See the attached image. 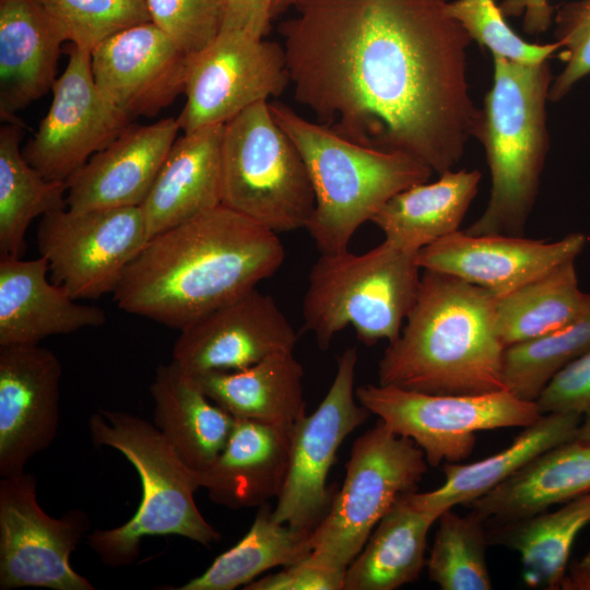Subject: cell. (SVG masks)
Instances as JSON below:
<instances>
[{"label":"cell","instance_id":"6da1fadb","mask_svg":"<svg viewBox=\"0 0 590 590\" xmlns=\"http://www.w3.org/2000/svg\"><path fill=\"white\" fill-rule=\"evenodd\" d=\"M450 0H296L280 25L294 98L359 144L440 175L474 138L472 39Z\"/></svg>","mask_w":590,"mask_h":590},{"label":"cell","instance_id":"7a4b0ae2","mask_svg":"<svg viewBox=\"0 0 590 590\" xmlns=\"http://www.w3.org/2000/svg\"><path fill=\"white\" fill-rule=\"evenodd\" d=\"M279 234L223 204L150 238L114 291L117 306L181 330L272 276Z\"/></svg>","mask_w":590,"mask_h":590},{"label":"cell","instance_id":"3957f363","mask_svg":"<svg viewBox=\"0 0 590 590\" xmlns=\"http://www.w3.org/2000/svg\"><path fill=\"white\" fill-rule=\"evenodd\" d=\"M496 297L453 275L423 270L417 298L378 366V384L433 394L505 389Z\"/></svg>","mask_w":590,"mask_h":590},{"label":"cell","instance_id":"277c9868","mask_svg":"<svg viewBox=\"0 0 590 590\" xmlns=\"http://www.w3.org/2000/svg\"><path fill=\"white\" fill-rule=\"evenodd\" d=\"M552 80L548 61L526 64L493 57V83L474 134L485 151L491 191L485 210L464 232L522 236L550 149Z\"/></svg>","mask_w":590,"mask_h":590},{"label":"cell","instance_id":"5b68a950","mask_svg":"<svg viewBox=\"0 0 590 590\" xmlns=\"http://www.w3.org/2000/svg\"><path fill=\"white\" fill-rule=\"evenodd\" d=\"M274 119L298 149L315 194L306 229L320 253L349 249L358 227L400 191L428 181L433 170L417 158L354 142L270 102Z\"/></svg>","mask_w":590,"mask_h":590},{"label":"cell","instance_id":"8992f818","mask_svg":"<svg viewBox=\"0 0 590 590\" xmlns=\"http://www.w3.org/2000/svg\"><path fill=\"white\" fill-rule=\"evenodd\" d=\"M88 432L95 446L114 448L131 463L142 486L139 507L128 521L86 535L102 563L111 567L133 564L148 536L178 535L205 546L221 539L194 502L200 488L197 471L153 423L128 412L101 409L91 415Z\"/></svg>","mask_w":590,"mask_h":590},{"label":"cell","instance_id":"52a82bcc","mask_svg":"<svg viewBox=\"0 0 590 590\" xmlns=\"http://www.w3.org/2000/svg\"><path fill=\"white\" fill-rule=\"evenodd\" d=\"M417 250L384 239L357 255L349 249L321 253L308 274L303 299L304 329L320 350L346 326L358 341H394L413 308L421 285Z\"/></svg>","mask_w":590,"mask_h":590},{"label":"cell","instance_id":"ba28073f","mask_svg":"<svg viewBox=\"0 0 590 590\" xmlns=\"http://www.w3.org/2000/svg\"><path fill=\"white\" fill-rule=\"evenodd\" d=\"M222 204L276 233L306 228L315 194L305 162L270 102L227 121L221 144Z\"/></svg>","mask_w":590,"mask_h":590},{"label":"cell","instance_id":"9c48e42d","mask_svg":"<svg viewBox=\"0 0 590 590\" xmlns=\"http://www.w3.org/2000/svg\"><path fill=\"white\" fill-rule=\"evenodd\" d=\"M423 450L382 422L353 444L346 474L323 519L310 535L311 552L346 569L373 530L427 471Z\"/></svg>","mask_w":590,"mask_h":590},{"label":"cell","instance_id":"30bf717a","mask_svg":"<svg viewBox=\"0 0 590 590\" xmlns=\"http://www.w3.org/2000/svg\"><path fill=\"white\" fill-rule=\"evenodd\" d=\"M355 394L389 429L411 438L432 467L468 458L477 432L523 428L542 415L534 401L519 399L506 389L433 394L378 384L359 386Z\"/></svg>","mask_w":590,"mask_h":590},{"label":"cell","instance_id":"8fae6325","mask_svg":"<svg viewBox=\"0 0 590 590\" xmlns=\"http://www.w3.org/2000/svg\"><path fill=\"white\" fill-rule=\"evenodd\" d=\"M146 241L140 206L64 208L42 216L37 229L39 256L47 260L52 282L75 299L114 293Z\"/></svg>","mask_w":590,"mask_h":590},{"label":"cell","instance_id":"7c38bea8","mask_svg":"<svg viewBox=\"0 0 590 590\" xmlns=\"http://www.w3.org/2000/svg\"><path fill=\"white\" fill-rule=\"evenodd\" d=\"M37 482L22 473L0 480V589L93 590L70 564V555L90 530L82 509L60 518L37 502Z\"/></svg>","mask_w":590,"mask_h":590},{"label":"cell","instance_id":"4fadbf2b","mask_svg":"<svg viewBox=\"0 0 590 590\" xmlns=\"http://www.w3.org/2000/svg\"><path fill=\"white\" fill-rule=\"evenodd\" d=\"M290 85L282 44L237 31H220L189 58L186 102L177 117L184 132L225 125L248 107L270 102Z\"/></svg>","mask_w":590,"mask_h":590},{"label":"cell","instance_id":"5bb4252c","mask_svg":"<svg viewBox=\"0 0 590 590\" xmlns=\"http://www.w3.org/2000/svg\"><path fill=\"white\" fill-rule=\"evenodd\" d=\"M357 350L338 358L334 379L318 408L291 428L290 460L272 516L280 523L311 529L327 515L333 491L327 486L342 441L364 424L370 412L355 394Z\"/></svg>","mask_w":590,"mask_h":590},{"label":"cell","instance_id":"9a60e30c","mask_svg":"<svg viewBox=\"0 0 590 590\" xmlns=\"http://www.w3.org/2000/svg\"><path fill=\"white\" fill-rule=\"evenodd\" d=\"M68 56L67 67L51 88L50 107L22 149L36 170L58 181H67L131 126V118L97 86L91 51L71 45Z\"/></svg>","mask_w":590,"mask_h":590},{"label":"cell","instance_id":"2e32d148","mask_svg":"<svg viewBox=\"0 0 590 590\" xmlns=\"http://www.w3.org/2000/svg\"><path fill=\"white\" fill-rule=\"evenodd\" d=\"M179 331L172 361L192 375L244 369L297 342L274 298L257 287Z\"/></svg>","mask_w":590,"mask_h":590},{"label":"cell","instance_id":"e0dca14e","mask_svg":"<svg viewBox=\"0 0 590 590\" xmlns=\"http://www.w3.org/2000/svg\"><path fill=\"white\" fill-rule=\"evenodd\" d=\"M58 356L39 344L0 346V475L25 472L59 429Z\"/></svg>","mask_w":590,"mask_h":590},{"label":"cell","instance_id":"ac0fdd59","mask_svg":"<svg viewBox=\"0 0 590 590\" xmlns=\"http://www.w3.org/2000/svg\"><path fill=\"white\" fill-rule=\"evenodd\" d=\"M188 61L152 21L109 37L91 52L97 86L131 119L154 117L185 93Z\"/></svg>","mask_w":590,"mask_h":590},{"label":"cell","instance_id":"d6986e66","mask_svg":"<svg viewBox=\"0 0 590 590\" xmlns=\"http://www.w3.org/2000/svg\"><path fill=\"white\" fill-rule=\"evenodd\" d=\"M587 235L571 233L547 243L514 235H473L457 231L422 248V270L453 275L503 297L558 264L576 259Z\"/></svg>","mask_w":590,"mask_h":590},{"label":"cell","instance_id":"ffe728a7","mask_svg":"<svg viewBox=\"0 0 590 590\" xmlns=\"http://www.w3.org/2000/svg\"><path fill=\"white\" fill-rule=\"evenodd\" d=\"M179 131L175 117L131 125L67 180V208L140 206Z\"/></svg>","mask_w":590,"mask_h":590},{"label":"cell","instance_id":"44dd1931","mask_svg":"<svg viewBox=\"0 0 590 590\" xmlns=\"http://www.w3.org/2000/svg\"><path fill=\"white\" fill-rule=\"evenodd\" d=\"M49 266L33 260L0 259V346L39 344L50 335L105 323V311L79 304L61 285L48 281Z\"/></svg>","mask_w":590,"mask_h":590},{"label":"cell","instance_id":"7402d4cb","mask_svg":"<svg viewBox=\"0 0 590 590\" xmlns=\"http://www.w3.org/2000/svg\"><path fill=\"white\" fill-rule=\"evenodd\" d=\"M224 125L184 132L140 205L148 240L222 204Z\"/></svg>","mask_w":590,"mask_h":590},{"label":"cell","instance_id":"603a6c76","mask_svg":"<svg viewBox=\"0 0 590 590\" xmlns=\"http://www.w3.org/2000/svg\"><path fill=\"white\" fill-rule=\"evenodd\" d=\"M291 428L236 418L222 451L197 471L200 487L213 503L231 509L278 498L288 469Z\"/></svg>","mask_w":590,"mask_h":590},{"label":"cell","instance_id":"cb8c5ba5","mask_svg":"<svg viewBox=\"0 0 590 590\" xmlns=\"http://www.w3.org/2000/svg\"><path fill=\"white\" fill-rule=\"evenodd\" d=\"M63 43L37 0H0L2 121H20L19 111L51 92Z\"/></svg>","mask_w":590,"mask_h":590},{"label":"cell","instance_id":"d4e9b609","mask_svg":"<svg viewBox=\"0 0 590 590\" xmlns=\"http://www.w3.org/2000/svg\"><path fill=\"white\" fill-rule=\"evenodd\" d=\"M153 424L194 471L210 465L234 428L236 418L215 404L196 377L174 361L161 364L150 386Z\"/></svg>","mask_w":590,"mask_h":590},{"label":"cell","instance_id":"484cf974","mask_svg":"<svg viewBox=\"0 0 590 590\" xmlns=\"http://www.w3.org/2000/svg\"><path fill=\"white\" fill-rule=\"evenodd\" d=\"M590 492V447L578 439L552 447L469 506L484 520L532 517Z\"/></svg>","mask_w":590,"mask_h":590},{"label":"cell","instance_id":"4316f807","mask_svg":"<svg viewBox=\"0 0 590 590\" xmlns=\"http://www.w3.org/2000/svg\"><path fill=\"white\" fill-rule=\"evenodd\" d=\"M193 376L206 397L235 418L291 428L306 414L304 368L294 351L239 370Z\"/></svg>","mask_w":590,"mask_h":590},{"label":"cell","instance_id":"83f0119b","mask_svg":"<svg viewBox=\"0 0 590 590\" xmlns=\"http://www.w3.org/2000/svg\"><path fill=\"white\" fill-rule=\"evenodd\" d=\"M581 414L545 413L523 430L502 451L482 460L444 465V483L429 492H411L413 502L438 517L457 505L469 506L475 499L503 483L541 452L574 440Z\"/></svg>","mask_w":590,"mask_h":590},{"label":"cell","instance_id":"f1b7e54d","mask_svg":"<svg viewBox=\"0 0 590 590\" xmlns=\"http://www.w3.org/2000/svg\"><path fill=\"white\" fill-rule=\"evenodd\" d=\"M401 495L346 567L343 590H394L423 570L427 534L439 518Z\"/></svg>","mask_w":590,"mask_h":590},{"label":"cell","instance_id":"f546056e","mask_svg":"<svg viewBox=\"0 0 590 590\" xmlns=\"http://www.w3.org/2000/svg\"><path fill=\"white\" fill-rule=\"evenodd\" d=\"M438 179L413 185L393 196L373 217L385 238L402 247L422 248L457 231L475 198L482 174L449 169Z\"/></svg>","mask_w":590,"mask_h":590},{"label":"cell","instance_id":"4dcf8cb0","mask_svg":"<svg viewBox=\"0 0 590 590\" xmlns=\"http://www.w3.org/2000/svg\"><path fill=\"white\" fill-rule=\"evenodd\" d=\"M590 523V492L554 511L498 522L489 542L518 553L522 579L530 588L560 590L574 542Z\"/></svg>","mask_w":590,"mask_h":590},{"label":"cell","instance_id":"1f68e13d","mask_svg":"<svg viewBox=\"0 0 590 590\" xmlns=\"http://www.w3.org/2000/svg\"><path fill=\"white\" fill-rule=\"evenodd\" d=\"M23 125L0 128V259L20 258L33 220L67 208V181L51 180L23 156Z\"/></svg>","mask_w":590,"mask_h":590},{"label":"cell","instance_id":"d6a6232c","mask_svg":"<svg viewBox=\"0 0 590 590\" xmlns=\"http://www.w3.org/2000/svg\"><path fill=\"white\" fill-rule=\"evenodd\" d=\"M269 505L259 507L247 533L178 590H234L275 567L293 565L311 553L312 530L280 523Z\"/></svg>","mask_w":590,"mask_h":590},{"label":"cell","instance_id":"836d02e7","mask_svg":"<svg viewBox=\"0 0 590 590\" xmlns=\"http://www.w3.org/2000/svg\"><path fill=\"white\" fill-rule=\"evenodd\" d=\"M575 260L496 297V326L505 347L559 329L586 309L590 294L579 287Z\"/></svg>","mask_w":590,"mask_h":590},{"label":"cell","instance_id":"e575fe53","mask_svg":"<svg viewBox=\"0 0 590 590\" xmlns=\"http://www.w3.org/2000/svg\"><path fill=\"white\" fill-rule=\"evenodd\" d=\"M590 349V300L566 326L505 347V389L526 401H535L553 377Z\"/></svg>","mask_w":590,"mask_h":590},{"label":"cell","instance_id":"d590c367","mask_svg":"<svg viewBox=\"0 0 590 590\" xmlns=\"http://www.w3.org/2000/svg\"><path fill=\"white\" fill-rule=\"evenodd\" d=\"M428 560V577L442 590H491L485 520L472 510L467 516L444 511Z\"/></svg>","mask_w":590,"mask_h":590},{"label":"cell","instance_id":"8d00e7d4","mask_svg":"<svg viewBox=\"0 0 590 590\" xmlns=\"http://www.w3.org/2000/svg\"><path fill=\"white\" fill-rule=\"evenodd\" d=\"M64 42L93 51L109 37L151 21L146 0H37Z\"/></svg>","mask_w":590,"mask_h":590},{"label":"cell","instance_id":"74e56055","mask_svg":"<svg viewBox=\"0 0 590 590\" xmlns=\"http://www.w3.org/2000/svg\"><path fill=\"white\" fill-rule=\"evenodd\" d=\"M448 12L470 38L487 48L493 57L535 64L548 61L559 50L556 40L535 44L519 36L509 26L495 0H452L448 3Z\"/></svg>","mask_w":590,"mask_h":590},{"label":"cell","instance_id":"f35d334b","mask_svg":"<svg viewBox=\"0 0 590 590\" xmlns=\"http://www.w3.org/2000/svg\"><path fill=\"white\" fill-rule=\"evenodd\" d=\"M151 21L189 58L220 33V0H146Z\"/></svg>","mask_w":590,"mask_h":590},{"label":"cell","instance_id":"ab89813d","mask_svg":"<svg viewBox=\"0 0 590 590\" xmlns=\"http://www.w3.org/2000/svg\"><path fill=\"white\" fill-rule=\"evenodd\" d=\"M554 23L564 68L552 80L550 101L558 102L590 74V0H576L556 8Z\"/></svg>","mask_w":590,"mask_h":590},{"label":"cell","instance_id":"60d3db41","mask_svg":"<svg viewBox=\"0 0 590 590\" xmlns=\"http://www.w3.org/2000/svg\"><path fill=\"white\" fill-rule=\"evenodd\" d=\"M534 402L541 414L585 415L588 413L590 411V349L557 373Z\"/></svg>","mask_w":590,"mask_h":590},{"label":"cell","instance_id":"b9f144b4","mask_svg":"<svg viewBox=\"0 0 590 590\" xmlns=\"http://www.w3.org/2000/svg\"><path fill=\"white\" fill-rule=\"evenodd\" d=\"M345 570L319 555L310 553L304 559L282 570L257 578L244 590H343Z\"/></svg>","mask_w":590,"mask_h":590},{"label":"cell","instance_id":"7bdbcfd3","mask_svg":"<svg viewBox=\"0 0 590 590\" xmlns=\"http://www.w3.org/2000/svg\"><path fill=\"white\" fill-rule=\"evenodd\" d=\"M276 0H220L221 31H237L266 37L274 17Z\"/></svg>","mask_w":590,"mask_h":590},{"label":"cell","instance_id":"ee69618b","mask_svg":"<svg viewBox=\"0 0 590 590\" xmlns=\"http://www.w3.org/2000/svg\"><path fill=\"white\" fill-rule=\"evenodd\" d=\"M498 7L506 17H522L523 32L534 36L550 28L556 11L551 0H502Z\"/></svg>","mask_w":590,"mask_h":590},{"label":"cell","instance_id":"f6af8a7d","mask_svg":"<svg viewBox=\"0 0 590 590\" xmlns=\"http://www.w3.org/2000/svg\"><path fill=\"white\" fill-rule=\"evenodd\" d=\"M562 590H590V551L568 566Z\"/></svg>","mask_w":590,"mask_h":590},{"label":"cell","instance_id":"bcb514c9","mask_svg":"<svg viewBox=\"0 0 590 590\" xmlns=\"http://www.w3.org/2000/svg\"><path fill=\"white\" fill-rule=\"evenodd\" d=\"M576 439L590 447V411L582 416Z\"/></svg>","mask_w":590,"mask_h":590},{"label":"cell","instance_id":"7dc6e473","mask_svg":"<svg viewBox=\"0 0 590 590\" xmlns=\"http://www.w3.org/2000/svg\"><path fill=\"white\" fill-rule=\"evenodd\" d=\"M295 1L296 0H276L273 11L274 17L283 13L284 11L290 10L295 3Z\"/></svg>","mask_w":590,"mask_h":590}]
</instances>
